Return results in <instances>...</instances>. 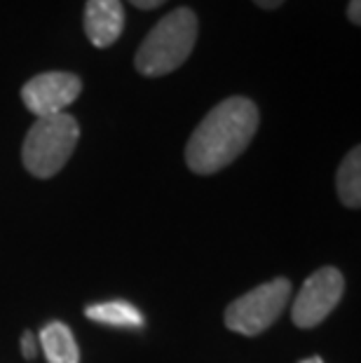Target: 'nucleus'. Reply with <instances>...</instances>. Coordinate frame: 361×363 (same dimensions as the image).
<instances>
[{
	"label": "nucleus",
	"mask_w": 361,
	"mask_h": 363,
	"mask_svg": "<svg viewBox=\"0 0 361 363\" xmlns=\"http://www.w3.org/2000/svg\"><path fill=\"white\" fill-rule=\"evenodd\" d=\"M21 354H24V359L33 361L35 354H38V340L33 335V330H24V335H21Z\"/></svg>",
	"instance_id": "nucleus-11"
},
{
	"label": "nucleus",
	"mask_w": 361,
	"mask_h": 363,
	"mask_svg": "<svg viewBox=\"0 0 361 363\" xmlns=\"http://www.w3.org/2000/svg\"><path fill=\"white\" fill-rule=\"evenodd\" d=\"M127 3H132L134 7H139V10H155V7L165 5L167 0H127Z\"/></svg>",
	"instance_id": "nucleus-13"
},
{
	"label": "nucleus",
	"mask_w": 361,
	"mask_h": 363,
	"mask_svg": "<svg viewBox=\"0 0 361 363\" xmlns=\"http://www.w3.org/2000/svg\"><path fill=\"white\" fill-rule=\"evenodd\" d=\"M80 138V125L73 115L61 113L38 118L28 129L21 148V160L35 179H52L71 160Z\"/></svg>",
	"instance_id": "nucleus-3"
},
{
	"label": "nucleus",
	"mask_w": 361,
	"mask_h": 363,
	"mask_svg": "<svg viewBox=\"0 0 361 363\" xmlns=\"http://www.w3.org/2000/svg\"><path fill=\"white\" fill-rule=\"evenodd\" d=\"M301 363H324L319 357H310V359H305V361H301Z\"/></svg>",
	"instance_id": "nucleus-15"
},
{
	"label": "nucleus",
	"mask_w": 361,
	"mask_h": 363,
	"mask_svg": "<svg viewBox=\"0 0 361 363\" xmlns=\"http://www.w3.org/2000/svg\"><path fill=\"white\" fill-rule=\"evenodd\" d=\"M82 91V80L73 73L50 71L30 78L21 87V101L35 118H50V115L66 113Z\"/></svg>",
	"instance_id": "nucleus-6"
},
{
	"label": "nucleus",
	"mask_w": 361,
	"mask_h": 363,
	"mask_svg": "<svg viewBox=\"0 0 361 363\" xmlns=\"http://www.w3.org/2000/svg\"><path fill=\"white\" fill-rule=\"evenodd\" d=\"M348 19L355 26L361 24V0H350V5H348Z\"/></svg>",
	"instance_id": "nucleus-12"
},
{
	"label": "nucleus",
	"mask_w": 361,
	"mask_h": 363,
	"mask_svg": "<svg viewBox=\"0 0 361 363\" xmlns=\"http://www.w3.org/2000/svg\"><path fill=\"white\" fill-rule=\"evenodd\" d=\"M345 291V279L335 267H321L310 274L291 307V319L301 328H314L333 312Z\"/></svg>",
	"instance_id": "nucleus-5"
},
{
	"label": "nucleus",
	"mask_w": 361,
	"mask_h": 363,
	"mask_svg": "<svg viewBox=\"0 0 361 363\" xmlns=\"http://www.w3.org/2000/svg\"><path fill=\"white\" fill-rule=\"evenodd\" d=\"M335 185H338V197H340V202L345 206H350V208L361 206V148L359 145H355L340 162Z\"/></svg>",
	"instance_id": "nucleus-10"
},
{
	"label": "nucleus",
	"mask_w": 361,
	"mask_h": 363,
	"mask_svg": "<svg viewBox=\"0 0 361 363\" xmlns=\"http://www.w3.org/2000/svg\"><path fill=\"white\" fill-rule=\"evenodd\" d=\"M84 316L101 326H113V328H143L145 316L139 307H134L127 300H109V303H96L87 305Z\"/></svg>",
	"instance_id": "nucleus-9"
},
{
	"label": "nucleus",
	"mask_w": 361,
	"mask_h": 363,
	"mask_svg": "<svg viewBox=\"0 0 361 363\" xmlns=\"http://www.w3.org/2000/svg\"><path fill=\"white\" fill-rule=\"evenodd\" d=\"M291 291H294V286L284 277L256 286L228 305L226 326L240 335L263 333L279 319V314L291 300Z\"/></svg>",
	"instance_id": "nucleus-4"
},
{
	"label": "nucleus",
	"mask_w": 361,
	"mask_h": 363,
	"mask_svg": "<svg viewBox=\"0 0 361 363\" xmlns=\"http://www.w3.org/2000/svg\"><path fill=\"white\" fill-rule=\"evenodd\" d=\"M40 347L48 357V363H80V350L73 330L61 321H50L40 330Z\"/></svg>",
	"instance_id": "nucleus-8"
},
{
	"label": "nucleus",
	"mask_w": 361,
	"mask_h": 363,
	"mask_svg": "<svg viewBox=\"0 0 361 363\" xmlns=\"http://www.w3.org/2000/svg\"><path fill=\"white\" fill-rule=\"evenodd\" d=\"M197 30V14L190 7H179L169 12L141 43L134 59L136 71L145 78H160L181 68L195 48Z\"/></svg>",
	"instance_id": "nucleus-2"
},
{
	"label": "nucleus",
	"mask_w": 361,
	"mask_h": 363,
	"mask_svg": "<svg viewBox=\"0 0 361 363\" xmlns=\"http://www.w3.org/2000/svg\"><path fill=\"white\" fill-rule=\"evenodd\" d=\"M258 7H263V10H277L279 5H284V0H253Z\"/></svg>",
	"instance_id": "nucleus-14"
},
{
	"label": "nucleus",
	"mask_w": 361,
	"mask_h": 363,
	"mask_svg": "<svg viewBox=\"0 0 361 363\" xmlns=\"http://www.w3.org/2000/svg\"><path fill=\"white\" fill-rule=\"evenodd\" d=\"M260 115L247 96H230L213 106L186 145V162L199 176H211L242 155L256 136Z\"/></svg>",
	"instance_id": "nucleus-1"
},
{
	"label": "nucleus",
	"mask_w": 361,
	"mask_h": 363,
	"mask_svg": "<svg viewBox=\"0 0 361 363\" xmlns=\"http://www.w3.org/2000/svg\"><path fill=\"white\" fill-rule=\"evenodd\" d=\"M84 35L99 50L118 43L125 30V7L120 0H87L84 3Z\"/></svg>",
	"instance_id": "nucleus-7"
}]
</instances>
